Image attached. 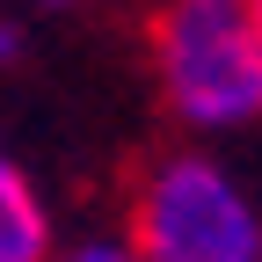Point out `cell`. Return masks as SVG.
I'll return each mask as SVG.
<instances>
[{"label": "cell", "instance_id": "obj_1", "mask_svg": "<svg viewBox=\"0 0 262 262\" xmlns=\"http://www.w3.org/2000/svg\"><path fill=\"white\" fill-rule=\"evenodd\" d=\"M146 58L175 124L204 139L262 124V44L248 0H153Z\"/></svg>", "mask_w": 262, "mask_h": 262}, {"label": "cell", "instance_id": "obj_2", "mask_svg": "<svg viewBox=\"0 0 262 262\" xmlns=\"http://www.w3.org/2000/svg\"><path fill=\"white\" fill-rule=\"evenodd\" d=\"M124 241L146 262H241L262 255V211L219 153H160L131 182Z\"/></svg>", "mask_w": 262, "mask_h": 262}, {"label": "cell", "instance_id": "obj_3", "mask_svg": "<svg viewBox=\"0 0 262 262\" xmlns=\"http://www.w3.org/2000/svg\"><path fill=\"white\" fill-rule=\"evenodd\" d=\"M51 255H58L51 204L29 182V168L0 146V262H51Z\"/></svg>", "mask_w": 262, "mask_h": 262}, {"label": "cell", "instance_id": "obj_4", "mask_svg": "<svg viewBox=\"0 0 262 262\" xmlns=\"http://www.w3.org/2000/svg\"><path fill=\"white\" fill-rule=\"evenodd\" d=\"M51 262H146L131 241H80V248H58Z\"/></svg>", "mask_w": 262, "mask_h": 262}, {"label": "cell", "instance_id": "obj_5", "mask_svg": "<svg viewBox=\"0 0 262 262\" xmlns=\"http://www.w3.org/2000/svg\"><path fill=\"white\" fill-rule=\"evenodd\" d=\"M15 51H22V29H15V22H0V58H15Z\"/></svg>", "mask_w": 262, "mask_h": 262}, {"label": "cell", "instance_id": "obj_6", "mask_svg": "<svg viewBox=\"0 0 262 262\" xmlns=\"http://www.w3.org/2000/svg\"><path fill=\"white\" fill-rule=\"evenodd\" d=\"M248 22H255V44H262V0H248Z\"/></svg>", "mask_w": 262, "mask_h": 262}, {"label": "cell", "instance_id": "obj_7", "mask_svg": "<svg viewBox=\"0 0 262 262\" xmlns=\"http://www.w3.org/2000/svg\"><path fill=\"white\" fill-rule=\"evenodd\" d=\"M29 8H66V0H29Z\"/></svg>", "mask_w": 262, "mask_h": 262}, {"label": "cell", "instance_id": "obj_8", "mask_svg": "<svg viewBox=\"0 0 262 262\" xmlns=\"http://www.w3.org/2000/svg\"><path fill=\"white\" fill-rule=\"evenodd\" d=\"M241 262H262V255H241Z\"/></svg>", "mask_w": 262, "mask_h": 262}]
</instances>
